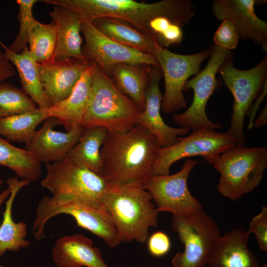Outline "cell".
Wrapping results in <instances>:
<instances>
[{
  "label": "cell",
  "mask_w": 267,
  "mask_h": 267,
  "mask_svg": "<svg viewBox=\"0 0 267 267\" xmlns=\"http://www.w3.org/2000/svg\"><path fill=\"white\" fill-rule=\"evenodd\" d=\"M6 183L10 190V196L5 202L3 220L0 225V257L6 251H17L29 246L31 242L25 240L27 224L23 222H15L12 217V207L14 200L22 187L31 182L26 179L19 180L17 177L9 178Z\"/></svg>",
  "instance_id": "cell-25"
},
{
  "label": "cell",
  "mask_w": 267,
  "mask_h": 267,
  "mask_svg": "<svg viewBox=\"0 0 267 267\" xmlns=\"http://www.w3.org/2000/svg\"><path fill=\"white\" fill-rule=\"evenodd\" d=\"M37 106L22 89L8 82H0V118L34 110Z\"/></svg>",
  "instance_id": "cell-31"
},
{
  "label": "cell",
  "mask_w": 267,
  "mask_h": 267,
  "mask_svg": "<svg viewBox=\"0 0 267 267\" xmlns=\"http://www.w3.org/2000/svg\"><path fill=\"white\" fill-rule=\"evenodd\" d=\"M197 163L196 160L188 159L179 172L173 175H151L143 182L142 187L151 195L158 212L183 216L203 210L187 185L188 176Z\"/></svg>",
  "instance_id": "cell-13"
},
{
  "label": "cell",
  "mask_w": 267,
  "mask_h": 267,
  "mask_svg": "<svg viewBox=\"0 0 267 267\" xmlns=\"http://www.w3.org/2000/svg\"><path fill=\"white\" fill-rule=\"evenodd\" d=\"M150 27L154 38L163 48L171 45H178L183 39L181 27L165 17L153 19Z\"/></svg>",
  "instance_id": "cell-33"
},
{
  "label": "cell",
  "mask_w": 267,
  "mask_h": 267,
  "mask_svg": "<svg viewBox=\"0 0 267 267\" xmlns=\"http://www.w3.org/2000/svg\"><path fill=\"white\" fill-rule=\"evenodd\" d=\"M47 109L38 107L27 112L0 118V135L14 142L28 143L36 128L49 117Z\"/></svg>",
  "instance_id": "cell-29"
},
{
  "label": "cell",
  "mask_w": 267,
  "mask_h": 267,
  "mask_svg": "<svg viewBox=\"0 0 267 267\" xmlns=\"http://www.w3.org/2000/svg\"><path fill=\"white\" fill-rule=\"evenodd\" d=\"M150 65L121 63L113 68L111 78L117 88L142 110L149 81Z\"/></svg>",
  "instance_id": "cell-26"
},
{
  "label": "cell",
  "mask_w": 267,
  "mask_h": 267,
  "mask_svg": "<svg viewBox=\"0 0 267 267\" xmlns=\"http://www.w3.org/2000/svg\"><path fill=\"white\" fill-rule=\"evenodd\" d=\"M46 3L70 9L82 22H91L101 17L120 19L154 39L150 27L153 19L165 17L181 27L195 14V6L190 0H162L153 3L134 0H47Z\"/></svg>",
  "instance_id": "cell-2"
},
{
  "label": "cell",
  "mask_w": 267,
  "mask_h": 267,
  "mask_svg": "<svg viewBox=\"0 0 267 267\" xmlns=\"http://www.w3.org/2000/svg\"><path fill=\"white\" fill-rule=\"evenodd\" d=\"M0 267H2V266H0Z\"/></svg>",
  "instance_id": "cell-42"
},
{
  "label": "cell",
  "mask_w": 267,
  "mask_h": 267,
  "mask_svg": "<svg viewBox=\"0 0 267 267\" xmlns=\"http://www.w3.org/2000/svg\"><path fill=\"white\" fill-rule=\"evenodd\" d=\"M250 234L236 227L220 236L210 254L209 267H260L254 252L248 247Z\"/></svg>",
  "instance_id": "cell-19"
},
{
  "label": "cell",
  "mask_w": 267,
  "mask_h": 267,
  "mask_svg": "<svg viewBox=\"0 0 267 267\" xmlns=\"http://www.w3.org/2000/svg\"><path fill=\"white\" fill-rule=\"evenodd\" d=\"M212 53L206 67L197 75L185 83L183 92L190 89L193 91V98L190 107L181 114H174V122L181 127L197 131L206 128L216 130L222 125L214 123L208 118L206 113L207 103L216 89L218 81L216 77L219 68L224 60L232 52L215 44L211 46Z\"/></svg>",
  "instance_id": "cell-10"
},
{
  "label": "cell",
  "mask_w": 267,
  "mask_h": 267,
  "mask_svg": "<svg viewBox=\"0 0 267 267\" xmlns=\"http://www.w3.org/2000/svg\"><path fill=\"white\" fill-rule=\"evenodd\" d=\"M0 165L12 170L18 177L35 181L42 174L41 162L26 150L0 137Z\"/></svg>",
  "instance_id": "cell-28"
},
{
  "label": "cell",
  "mask_w": 267,
  "mask_h": 267,
  "mask_svg": "<svg viewBox=\"0 0 267 267\" xmlns=\"http://www.w3.org/2000/svg\"><path fill=\"white\" fill-rule=\"evenodd\" d=\"M239 39L235 27L228 19L222 21L213 36L215 44L229 51L237 47Z\"/></svg>",
  "instance_id": "cell-34"
},
{
  "label": "cell",
  "mask_w": 267,
  "mask_h": 267,
  "mask_svg": "<svg viewBox=\"0 0 267 267\" xmlns=\"http://www.w3.org/2000/svg\"><path fill=\"white\" fill-rule=\"evenodd\" d=\"M147 248L149 253L155 257H161L170 250L171 241L165 232L157 231L153 233L147 239Z\"/></svg>",
  "instance_id": "cell-36"
},
{
  "label": "cell",
  "mask_w": 267,
  "mask_h": 267,
  "mask_svg": "<svg viewBox=\"0 0 267 267\" xmlns=\"http://www.w3.org/2000/svg\"><path fill=\"white\" fill-rule=\"evenodd\" d=\"M142 111L96 66L88 105L81 122L83 127H102L108 132H126L137 124Z\"/></svg>",
  "instance_id": "cell-4"
},
{
  "label": "cell",
  "mask_w": 267,
  "mask_h": 267,
  "mask_svg": "<svg viewBox=\"0 0 267 267\" xmlns=\"http://www.w3.org/2000/svg\"><path fill=\"white\" fill-rule=\"evenodd\" d=\"M2 182H3V180H1V179H0V186H1V185L2 184Z\"/></svg>",
  "instance_id": "cell-41"
},
{
  "label": "cell",
  "mask_w": 267,
  "mask_h": 267,
  "mask_svg": "<svg viewBox=\"0 0 267 267\" xmlns=\"http://www.w3.org/2000/svg\"><path fill=\"white\" fill-rule=\"evenodd\" d=\"M208 162L221 174L217 186L219 192L237 201L261 182L267 167V147L236 144Z\"/></svg>",
  "instance_id": "cell-5"
},
{
  "label": "cell",
  "mask_w": 267,
  "mask_h": 267,
  "mask_svg": "<svg viewBox=\"0 0 267 267\" xmlns=\"http://www.w3.org/2000/svg\"><path fill=\"white\" fill-rule=\"evenodd\" d=\"M108 134V130L104 127H83L78 142L67 155L79 165L102 177L101 148Z\"/></svg>",
  "instance_id": "cell-27"
},
{
  "label": "cell",
  "mask_w": 267,
  "mask_h": 267,
  "mask_svg": "<svg viewBox=\"0 0 267 267\" xmlns=\"http://www.w3.org/2000/svg\"><path fill=\"white\" fill-rule=\"evenodd\" d=\"M10 193V190L9 187L7 189L2 191L0 194V207L5 199L8 196Z\"/></svg>",
  "instance_id": "cell-40"
},
{
  "label": "cell",
  "mask_w": 267,
  "mask_h": 267,
  "mask_svg": "<svg viewBox=\"0 0 267 267\" xmlns=\"http://www.w3.org/2000/svg\"><path fill=\"white\" fill-rule=\"evenodd\" d=\"M147 190L140 186H110L101 203L109 213L121 241L144 243L150 227L158 226V212Z\"/></svg>",
  "instance_id": "cell-3"
},
{
  "label": "cell",
  "mask_w": 267,
  "mask_h": 267,
  "mask_svg": "<svg viewBox=\"0 0 267 267\" xmlns=\"http://www.w3.org/2000/svg\"><path fill=\"white\" fill-rule=\"evenodd\" d=\"M267 83L264 86L262 91L260 94V95L257 98V100L256 101L255 103L251 106L247 114H249L250 115V119L249 124L248 125L247 130H251L253 128V123L254 121V118L255 117L256 112L259 108V105L264 100L265 97L267 94Z\"/></svg>",
  "instance_id": "cell-38"
},
{
  "label": "cell",
  "mask_w": 267,
  "mask_h": 267,
  "mask_svg": "<svg viewBox=\"0 0 267 267\" xmlns=\"http://www.w3.org/2000/svg\"><path fill=\"white\" fill-rule=\"evenodd\" d=\"M56 43L55 23L43 24L36 20L28 34V47L33 59L38 63L52 59Z\"/></svg>",
  "instance_id": "cell-30"
},
{
  "label": "cell",
  "mask_w": 267,
  "mask_h": 267,
  "mask_svg": "<svg viewBox=\"0 0 267 267\" xmlns=\"http://www.w3.org/2000/svg\"><path fill=\"white\" fill-rule=\"evenodd\" d=\"M173 230L184 244L172 259L173 267H205L221 236L218 225L203 210L183 216L173 215Z\"/></svg>",
  "instance_id": "cell-9"
},
{
  "label": "cell",
  "mask_w": 267,
  "mask_h": 267,
  "mask_svg": "<svg viewBox=\"0 0 267 267\" xmlns=\"http://www.w3.org/2000/svg\"><path fill=\"white\" fill-rule=\"evenodd\" d=\"M236 144L235 138L227 132L206 128L193 131L185 137H178L174 145L160 148L151 175H169L171 166L186 157L200 156L208 162Z\"/></svg>",
  "instance_id": "cell-12"
},
{
  "label": "cell",
  "mask_w": 267,
  "mask_h": 267,
  "mask_svg": "<svg viewBox=\"0 0 267 267\" xmlns=\"http://www.w3.org/2000/svg\"><path fill=\"white\" fill-rule=\"evenodd\" d=\"M211 48L192 54H180L159 47L154 56L164 78L165 91L161 110L165 114L175 113L185 108L187 102L183 89L188 79L197 75L202 62L210 57Z\"/></svg>",
  "instance_id": "cell-11"
},
{
  "label": "cell",
  "mask_w": 267,
  "mask_h": 267,
  "mask_svg": "<svg viewBox=\"0 0 267 267\" xmlns=\"http://www.w3.org/2000/svg\"><path fill=\"white\" fill-rule=\"evenodd\" d=\"M248 232L254 233L260 249L267 251V207H262L261 211L253 217L249 223Z\"/></svg>",
  "instance_id": "cell-35"
},
{
  "label": "cell",
  "mask_w": 267,
  "mask_h": 267,
  "mask_svg": "<svg viewBox=\"0 0 267 267\" xmlns=\"http://www.w3.org/2000/svg\"><path fill=\"white\" fill-rule=\"evenodd\" d=\"M15 74L14 66L5 59L3 51L0 50V82L13 77Z\"/></svg>",
  "instance_id": "cell-37"
},
{
  "label": "cell",
  "mask_w": 267,
  "mask_h": 267,
  "mask_svg": "<svg viewBox=\"0 0 267 267\" xmlns=\"http://www.w3.org/2000/svg\"><path fill=\"white\" fill-rule=\"evenodd\" d=\"M218 72L234 98L230 126L227 133L235 138L236 144L244 145L247 141L243 128L245 117L267 82V56L255 67L242 70L233 66L231 52Z\"/></svg>",
  "instance_id": "cell-7"
},
{
  "label": "cell",
  "mask_w": 267,
  "mask_h": 267,
  "mask_svg": "<svg viewBox=\"0 0 267 267\" xmlns=\"http://www.w3.org/2000/svg\"><path fill=\"white\" fill-rule=\"evenodd\" d=\"M0 45L4 49L5 59L17 69L22 89L42 109H48L51 106L46 96L40 76L38 63L31 56L28 47L20 53L10 50L0 40Z\"/></svg>",
  "instance_id": "cell-23"
},
{
  "label": "cell",
  "mask_w": 267,
  "mask_h": 267,
  "mask_svg": "<svg viewBox=\"0 0 267 267\" xmlns=\"http://www.w3.org/2000/svg\"><path fill=\"white\" fill-rule=\"evenodd\" d=\"M91 23L110 39L140 51L154 55L157 49L161 47L155 39L144 34L123 20L101 17L95 19Z\"/></svg>",
  "instance_id": "cell-24"
},
{
  "label": "cell",
  "mask_w": 267,
  "mask_h": 267,
  "mask_svg": "<svg viewBox=\"0 0 267 267\" xmlns=\"http://www.w3.org/2000/svg\"><path fill=\"white\" fill-rule=\"evenodd\" d=\"M49 15L56 27V43L52 59L76 58L88 61L82 53L83 40L80 33L82 21L72 10L58 5H53Z\"/></svg>",
  "instance_id": "cell-20"
},
{
  "label": "cell",
  "mask_w": 267,
  "mask_h": 267,
  "mask_svg": "<svg viewBox=\"0 0 267 267\" xmlns=\"http://www.w3.org/2000/svg\"><path fill=\"white\" fill-rule=\"evenodd\" d=\"M163 74L160 67L151 66L149 81L145 94V104L137 124L142 126L159 140L161 147L174 145L179 136L185 135L191 129L188 128H174L168 125L161 115L163 95L159 83Z\"/></svg>",
  "instance_id": "cell-17"
},
{
  "label": "cell",
  "mask_w": 267,
  "mask_h": 267,
  "mask_svg": "<svg viewBox=\"0 0 267 267\" xmlns=\"http://www.w3.org/2000/svg\"><path fill=\"white\" fill-rule=\"evenodd\" d=\"M58 125L60 123L56 118L48 117L25 146L26 150L45 164L66 157L78 142L83 128L81 124H75L66 132L56 131L54 127Z\"/></svg>",
  "instance_id": "cell-16"
},
{
  "label": "cell",
  "mask_w": 267,
  "mask_h": 267,
  "mask_svg": "<svg viewBox=\"0 0 267 267\" xmlns=\"http://www.w3.org/2000/svg\"><path fill=\"white\" fill-rule=\"evenodd\" d=\"M161 147L158 139L138 124L126 132H108L101 148L103 178L110 186L142 187Z\"/></svg>",
  "instance_id": "cell-1"
},
{
  "label": "cell",
  "mask_w": 267,
  "mask_h": 267,
  "mask_svg": "<svg viewBox=\"0 0 267 267\" xmlns=\"http://www.w3.org/2000/svg\"><path fill=\"white\" fill-rule=\"evenodd\" d=\"M52 257L58 267H108L100 249L81 234L59 238L53 248Z\"/></svg>",
  "instance_id": "cell-21"
},
{
  "label": "cell",
  "mask_w": 267,
  "mask_h": 267,
  "mask_svg": "<svg viewBox=\"0 0 267 267\" xmlns=\"http://www.w3.org/2000/svg\"><path fill=\"white\" fill-rule=\"evenodd\" d=\"M267 123V105L264 107L261 112L253 123V128H259L264 126Z\"/></svg>",
  "instance_id": "cell-39"
},
{
  "label": "cell",
  "mask_w": 267,
  "mask_h": 267,
  "mask_svg": "<svg viewBox=\"0 0 267 267\" xmlns=\"http://www.w3.org/2000/svg\"><path fill=\"white\" fill-rule=\"evenodd\" d=\"M81 32L85 40L83 56L111 78L117 64H145L160 67L154 55L119 44L99 32L89 22H82Z\"/></svg>",
  "instance_id": "cell-14"
},
{
  "label": "cell",
  "mask_w": 267,
  "mask_h": 267,
  "mask_svg": "<svg viewBox=\"0 0 267 267\" xmlns=\"http://www.w3.org/2000/svg\"><path fill=\"white\" fill-rule=\"evenodd\" d=\"M59 214L71 216L79 226L102 239L109 247L122 242L109 213L101 203L79 198L57 201L47 196L42 198L36 210L32 229L37 240L44 237L47 221Z\"/></svg>",
  "instance_id": "cell-6"
},
{
  "label": "cell",
  "mask_w": 267,
  "mask_h": 267,
  "mask_svg": "<svg viewBox=\"0 0 267 267\" xmlns=\"http://www.w3.org/2000/svg\"><path fill=\"white\" fill-rule=\"evenodd\" d=\"M90 62L76 58L38 63L41 83L51 106L67 98Z\"/></svg>",
  "instance_id": "cell-18"
},
{
  "label": "cell",
  "mask_w": 267,
  "mask_h": 267,
  "mask_svg": "<svg viewBox=\"0 0 267 267\" xmlns=\"http://www.w3.org/2000/svg\"><path fill=\"white\" fill-rule=\"evenodd\" d=\"M47 174L41 185L52 193V198L62 200L79 198L101 202L110 187L105 179L76 162L67 155L64 159L46 164Z\"/></svg>",
  "instance_id": "cell-8"
},
{
  "label": "cell",
  "mask_w": 267,
  "mask_h": 267,
  "mask_svg": "<svg viewBox=\"0 0 267 267\" xmlns=\"http://www.w3.org/2000/svg\"><path fill=\"white\" fill-rule=\"evenodd\" d=\"M262 0H214L212 11L219 20H230L239 39L250 40L267 51V23L257 16L255 6Z\"/></svg>",
  "instance_id": "cell-15"
},
{
  "label": "cell",
  "mask_w": 267,
  "mask_h": 267,
  "mask_svg": "<svg viewBox=\"0 0 267 267\" xmlns=\"http://www.w3.org/2000/svg\"><path fill=\"white\" fill-rule=\"evenodd\" d=\"M96 64L91 62L83 73L70 95L47 110L49 116L56 118L66 130L75 124H81L88 105L91 82Z\"/></svg>",
  "instance_id": "cell-22"
},
{
  "label": "cell",
  "mask_w": 267,
  "mask_h": 267,
  "mask_svg": "<svg viewBox=\"0 0 267 267\" xmlns=\"http://www.w3.org/2000/svg\"><path fill=\"white\" fill-rule=\"evenodd\" d=\"M37 0H17L19 12L17 18L19 22V32L12 43L8 46L10 50L15 53H20L28 47V34L29 31L36 21L33 8Z\"/></svg>",
  "instance_id": "cell-32"
}]
</instances>
